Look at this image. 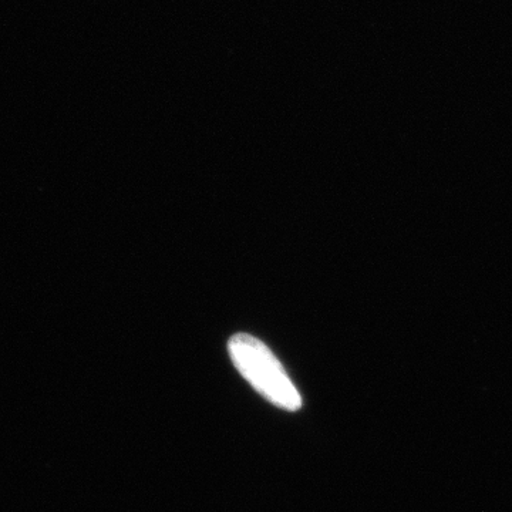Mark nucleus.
<instances>
[{
	"label": "nucleus",
	"mask_w": 512,
	"mask_h": 512,
	"mask_svg": "<svg viewBox=\"0 0 512 512\" xmlns=\"http://www.w3.org/2000/svg\"><path fill=\"white\" fill-rule=\"evenodd\" d=\"M228 348L238 372L256 392L279 409L288 412L301 409V394L264 342L247 333H238L229 340Z\"/></svg>",
	"instance_id": "1"
}]
</instances>
